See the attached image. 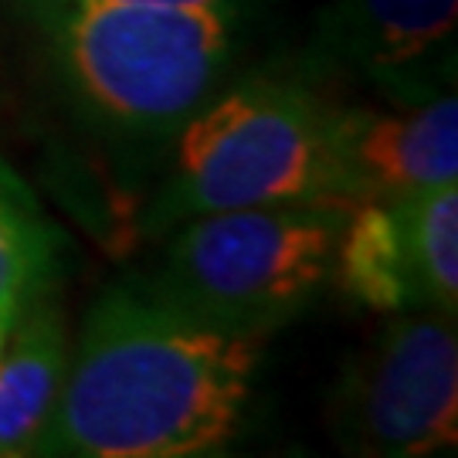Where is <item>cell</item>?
Here are the masks:
<instances>
[{"mask_svg": "<svg viewBox=\"0 0 458 458\" xmlns=\"http://www.w3.org/2000/svg\"><path fill=\"white\" fill-rule=\"evenodd\" d=\"M340 442L360 455L418 458L458 442V344L438 316H397L340 391Z\"/></svg>", "mask_w": 458, "mask_h": 458, "instance_id": "5b68a950", "label": "cell"}, {"mask_svg": "<svg viewBox=\"0 0 458 458\" xmlns=\"http://www.w3.org/2000/svg\"><path fill=\"white\" fill-rule=\"evenodd\" d=\"M344 160L353 200H401L458 183V98L408 115L344 113Z\"/></svg>", "mask_w": 458, "mask_h": 458, "instance_id": "8992f818", "label": "cell"}, {"mask_svg": "<svg viewBox=\"0 0 458 458\" xmlns=\"http://www.w3.org/2000/svg\"><path fill=\"white\" fill-rule=\"evenodd\" d=\"M38 262L41 255L34 231L7 200H0V306L21 310L24 295L34 285Z\"/></svg>", "mask_w": 458, "mask_h": 458, "instance_id": "8fae6325", "label": "cell"}, {"mask_svg": "<svg viewBox=\"0 0 458 458\" xmlns=\"http://www.w3.org/2000/svg\"><path fill=\"white\" fill-rule=\"evenodd\" d=\"M65 380V333L51 310H34L0 353V455H28L45 435Z\"/></svg>", "mask_w": 458, "mask_h": 458, "instance_id": "ba28073f", "label": "cell"}, {"mask_svg": "<svg viewBox=\"0 0 458 458\" xmlns=\"http://www.w3.org/2000/svg\"><path fill=\"white\" fill-rule=\"evenodd\" d=\"M62 48L75 85L102 115L166 130L211 92L228 51L217 7L65 0Z\"/></svg>", "mask_w": 458, "mask_h": 458, "instance_id": "277c9868", "label": "cell"}, {"mask_svg": "<svg viewBox=\"0 0 458 458\" xmlns=\"http://www.w3.org/2000/svg\"><path fill=\"white\" fill-rule=\"evenodd\" d=\"M414 306L455 316L458 310V183L391 200Z\"/></svg>", "mask_w": 458, "mask_h": 458, "instance_id": "9c48e42d", "label": "cell"}, {"mask_svg": "<svg viewBox=\"0 0 458 458\" xmlns=\"http://www.w3.org/2000/svg\"><path fill=\"white\" fill-rule=\"evenodd\" d=\"M17 319V310H7V306H0V353H4V346H7V336H11V327H14Z\"/></svg>", "mask_w": 458, "mask_h": 458, "instance_id": "4fadbf2b", "label": "cell"}, {"mask_svg": "<svg viewBox=\"0 0 458 458\" xmlns=\"http://www.w3.org/2000/svg\"><path fill=\"white\" fill-rule=\"evenodd\" d=\"M336 276L360 306L374 312L414 310L404 245L391 204L360 200L346 214L344 234L336 245Z\"/></svg>", "mask_w": 458, "mask_h": 458, "instance_id": "30bf717a", "label": "cell"}, {"mask_svg": "<svg viewBox=\"0 0 458 458\" xmlns=\"http://www.w3.org/2000/svg\"><path fill=\"white\" fill-rule=\"evenodd\" d=\"M346 200L197 214L166 251L153 299L231 333L265 336L310 306L333 272Z\"/></svg>", "mask_w": 458, "mask_h": 458, "instance_id": "7a4b0ae2", "label": "cell"}, {"mask_svg": "<svg viewBox=\"0 0 458 458\" xmlns=\"http://www.w3.org/2000/svg\"><path fill=\"white\" fill-rule=\"evenodd\" d=\"M115 4H181V7H225L228 0H115Z\"/></svg>", "mask_w": 458, "mask_h": 458, "instance_id": "7c38bea8", "label": "cell"}, {"mask_svg": "<svg viewBox=\"0 0 458 458\" xmlns=\"http://www.w3.org/2000/svg\"><path fill=\"white\" fill-rule=\"evenodd\" d=\"M293 200L357 204L344 160V113L302 89L255 79L183 130L160 217Z\"/></svg>", "mask_w": 458, "mask_h": 458, "instance_id": "3957f363", "label": "cell"}, {"mask_svg": "<svg viewBox=\"0 0 458 458\" xmlns=\"http://www.w3.org/2000/svg\"><path fill=\"white\" fill-rule=\"evenodd\" d=\"M259 340L197 323L160 299L106 295L85 319L79 353L34 452L85 458L214 452L242 425Z\"/></svg>", "mask_w": 458, "mask_h": 458, "instance_id": "6da1fadb", "label": "cell"}, {"mask_svg": "<svg viewBox=\"0 0 458 458\" xmlns=\"http://www.w3.org/2000/svg\"><path fill=\"white\" fill-rule=\"evenodd\" d=\"M458 0H340L323 28L327 48L377 79H391L445 45Z\"/></svg>", "mask_w": 458, "mask_h": 458, "instance_id": "52a82bcc", "label": "cell"}]
</instances>
